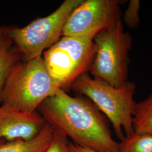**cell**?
<instances>
[{"instance_id": "obj_1", "label": "cell", "mask_w": 152, "mask_h": 152, "mask_svg": "<svg viewBox=\"0 0 152 152\" xmlns=\"http://www.w3.org/2000/svg\"><path fill=\"white\" fill-rule=\"evenodd\" d=\"M37 112L75 144L96 152H118V142L112 136L106 117L83 95L72 96L59 88Z\"/></svg>"}, {"instance_id": "obj_2", "label": "cell", "mask_w": 152, "mask_h": 152, "mask_svg": "<svg viewBox=\"0 0 152 152\" xmlns=\"http://www.w3.org/2000/svg\"><path fill=\"white\" fill-rule=\"evenodd\" d=\"M70 89L90 100L110 122L118 139L132 134L133 116L136 104V85L128 81L115 87L85 73L72 85Z\"/></svg>"}, {"instance_id": "obj_3", "label": "cell", "mask_w": 152, "mask_h": 152, "mask_svg": "<svg viewBox=\"0 0 152 152\" xmlns=\"http://www.w3.org/2000/svg\"><path fill=\"white\" fill-rule=\"evenodd\" d=\"M59 88L42 56L22 60L7 76L0 94V104L22 112L33 113Z\"/></svg>"}, {"instance_id": "obj_4", "label": "cell", "mask_w": 152, "mask_h": 152, "mask_svg": "<svg viewBox=\"0 0 152 152\" xmlns=\"http://www.w3.org/2000/svg\"><path fill=\"white\" fill-rule=\"evenodd\" d=\"M95 55L90 72L93 78L120 87L128 81L132 38L122 19L94 38Z\"/></svg>"}, {"instance_id": "obj_5", "label": "cell", "mask_w": 152, "mask_h": 152, "mask_svg": "<svg viewBox=\"0 0 152 152\" xmlns=\"http://www.w3.org/2000/svg\"><path fill=\"white\" fill-rule=\"evenodd\" d=\"M95 52L94 38L62 36L42 57L53 80L66 92L90 71Z\"/></svg>"}, {"instance_id": "obj_6", "label": "cell", "mask_w": 152, "mask_h": 152, "mask_svg": "<svg viewBox=\"0 0 152 152\" xmlns=\"http://www.w3.org/2000/svg\"><path fill=\"white\" fill-rule=\"evenodd\" d=\"M83 0H65L51 14L37 18L26 26L9 27V34L24 61L42 56L62 36L65 24Z\"/></svg>"}, {"instance_id": "obj_7", "label": "cell", "mask_w": 152, "mask_h": 152, "mask_svg": "<svg viewBox=\"0 0 152 152\" xmlns=\"http://www.w3.org/2000/svg\"><path fill=\"white\" fill-rule=\"evenodd\" d=\"M119 0H83L69 16L63 36L94 37L121 19Z\"/></svg>"}, {"instance_id": "obj_8", "label": "cell", "mask_w": 152, "mask_h": 152, "mask_svg": "<svg viewBox=\"0 0 152 152\" xmlns=\"http://www.w3.org/2000/svg\"><path fill=\"white\" fill-rule=\"evenodd\" d=\"M46 122L37 111L24 113L0 104V139H31L38 135Z\"/></svg>"}, {"instance_id": "obj_9", "label": "cell", "mask_w": 152, "mask_h": 152, "mask_svg": "<svg viewBox=\"0 0 152 152\" xmlns=\"http://www.w3.org/2000/svg\"><path fill=\"white\" fill-rule=\"evenodd\" d=\"M54 128L46 122L37 136L31 139H0V152H44L53 140Z\"/></svg>"}, {"instance_id": "obj_10", "label": "cell", "mask_w": 152, "mask_h": 152, "mask_svg": "<svg viewBox=\"0 0 152 152\" xmlns=\"http://www.w3.org/2000/svg\"><path fill=\"white\" fill-rule=\"evenodd\" d=\"M9 27L0 26V94L10 72L23 60L10 36Z\"/></svg>"}, {"instance_id": "obj_11", "label": "cell", "mask_w": 152, "mask_h": 152, "mask_svg": "<svg viewBox=\"0 0 152 152\" xmlns=\"http://www.w3.org/2000/svg\"><path fill=\"white\" fill-rule=\"evenodd\" d=\"M132 124L135 132L152 134V94L136 104Z\"/></svg>"}, {"instance_id": "obj_12", "label": "cell", "mask_w": 152, "mask_h": 152, "mask_svg": "<svg viewBox=\"0 0 152 152\" xmlns=\"http://www.w3.org/2000/svg\"><path fill=\"white\" fill-rule=\"evenodd\" d=\"M118 152H152V134L134 132L118 142Z\"/></svg>"}, {"instance_id": "obj_13", "label": "cell", "mask_w": 152, "mask_h": 152, "mask_svg": "<svg viewBox=\"0 0 152 152\" xmlns=\"http://www.w3.org/2000/svg\"><path fill=\"white\" fill-rule=\"evenodd\" d=\"M140 2L139 0H131L123 16V20L126 26L131 29H136L138 27L140 16Z\"/></svg>"}, {"instance_id": "obj_14", "label": "cell", "mask_w": 152, "mask_h": 152, "mask_svg": "<svg viewBox=\"0 0 152 152\" xmlns=\"http://www.w3.org/2000/svg\"><path fill=\"white\" fill-rule=\"evenodd\" d=\"M44 152H71L69 141L62 132L54 129L53 140Z\"/></svg>"}, {"instance_id": "obj_15", "label": "cell", "mask_w": 152, "mask_h": 152, "mask_svg": "<svg viewBox=\"0 0 152 152\" xmlns=\"http://www.w3.org/2000/svg\"><path fill=\"white\" fill-rule=\"evenodd\" d=\"M69 147L71 152H96L86 148L78 146L71 142H69Z\"/></svg>"}]
</instances>
